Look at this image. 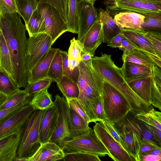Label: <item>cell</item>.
Masks as SVG:
<instances>
[{
	"mask_svg": "<svg viewBox=\"0 0 161 161\" xmlns=\"http://www.w3.org/2000/svg\"><path fill=\"white\" fill-rule=\"evenodd\" d=\"M16 12L0 14V29L10 53L14 74V83L19 88L28 84L25 59L27 39L25 25Z\"/></svg>",
	"mask_w": 161,
	"mask_h": 161,
	"instance_id": "1",
	"label": "cell"
},
{
	"mask_svg": "<svg viewBox=\"0 0 161 161\" xmlns=\"http://www.w3.org/2000/svg\"><path fill=\"white\" fill-rule=\"evenodd\" d=\"M100 57L91 59L94 69L129 102L131 111L136 115L146 113L153 108L139 97L132 90L124 79L121 70L112 59L111 55L101 53Z\"/></svg>",
	"mask_w": 161,
	"mask_h": 161,
	"instance_id": "2",
	"label": "cell"
},
{
	"mask_svg": "<svg viewBox=\"0 0 161 161\" xmlns=\"http://www.w3.org/2000/svg\"><path fill=\"white\" fill-rule=\"evenodd\" d=\"M104 80L93 68L91 59L80 61L77 85L80 93L76 98L89 118L90 122H96L95 112L97 98L102 95Z\"/></svg>",
	"mask_w": 161,
	"mask_h": 161,
	"instance_id": "3",
	"label": "cell"
},
{
	"mask_svg": "<svg viewBox=\"0 0 161 161\" xmlns=\"http://www.w3.org/2000/svg\"><path fill=\"white\" fill-rule=\"evenodd\" d=\"M102 97L106 119L112 125L120 121L131 111L127 99L104 80Z\"/></svg>",
	"mask_w": 161,
	"mask_h": 161,
	"instance_id": "4",
	"label": "cell"
},
{
	"mask_svg": "<svg viewBox=\"0 0 161 161\" xmlns=\"http://www.w3.org/2000/svg\"><path fill=\"white\" fill-rule=\"evenodd\" d=\"M37 11L40 33L48 35L53 44L63 34L68 31L67 23L54 7L48 3H39Z\"/></svg>",
	"mask_w": 161,
	"mask_h": 161,
	"instance_id": "5",
	"label": "cell"
},
{
	"mask_svg": "<svg viewBox=\"0 0 161 161\" xmlns=\"http://www.w3.org/2000/svg\"><path fill=\"white\" fill-rule=\"evenodd\" d=\"M43 111L35 109L29 118L21 133L18 156L28 158L40 146L39 128Z\"/></svg>",
	"mask_w": 161,
	"mask_h": 161,
	"instance_id": "6",
	"label": "cell"
},
{
	"mask_svg": "<svg viewBox=\"0 0 161 161\" xmlns=\"http://www.w3.org/2000/svg\"><path fill=\"white\" fill-rule=\"evenodd\" d=\"M61 148L66 151L65 153L81 152L101 157L110 155L107 149L91 128L87 133L64 142Z\"/></svg>",
	"mask_w": 161,
	"mask_h": 161,
	"instance_id": "7",
	"label": "cell"
},
{
	"mask_svg": "<svg viewBox=\"0 0 161 161\" xmlns=\"http://www.w3.org/2000/svg\"><path fill=\"white\" fill-rule=\"evenodd\" d=\"M105 5L109 11L115 13L132 12L144 16L161 14V0H110Z\"/></svg>",
	"mask_w": 161,
	"mask_h": 161,
	"instance_id": "8",
	"label": "cell"
},
{
	"mask_svg": "<svg viewBox=\"0 0 161 161\" xmlns=\"http://www.w3.org/2000/svg\"><path fill=\"white\" fill-rule=\"evenodd\" d=\"M54 103L58 110V120L56 130L50 142H54L61 148L64 142L73 137L70 107L66 99L58 94L55 96Z\"/></svg>",
	"mask_w": 161,
	"mask_h": 161,
	"instance_id": "9",
	"label": "cell"
},
{
	"mask_svg": "<svg viewBox=\"0 0 161 161\" xmlns=\"http://www.w3.org/2000/svg\"><path fill=\"white\" fill-rule=\"evenodd\" d=\"M52 45L50 37L47 34L41 33L29 36L25 59L27 73L45 55Z\"/></svg>",
	"mask_w": 161,
	"mask_h": 161,
	"instance_id": "10",
	"label": "cell"
},
{
	"mask_svg": "<svg viewBox=\"0 0 161 161\" xmlns=\"http://www.w3.org/2000/svg\"><path fill=\"white\" fill-rule=\"evenodd\" d=\"M34 110L29 103L0 120V139L12 134L22 132L29 118Z\"/></svg>",
	"mask_w": 161,
	"mask_h": 161,
	"instance_id": "11",
	"label": "cell"
},
{
	"mask_svg": "<svg viewBox=\"0 0 161 161\" xmlns=\"http://www.w3.org/2000/svg\"><path fill=\"white\" fill-rule=\"evenodd\" d=\"M93 130L109 153V157L114 161H133L122 146L110 134L102 122H96Z\"/></svg>",
	"mask_w": 161,
	"mask_h": 161,
	"instance_id": "12",
	"label": "cell"
},
{
	"mask_svg": "<svg viewBox=\"0 0 161 161\" xmlns=\"http://www.w3.org/2000/svg\"><path fill=\"white\" fill-rule=\"evenodd\" d=\"M58 117V110L54 103L50 107L43 110L39 128L40 144L50 141L57 128Z\"/></svg>",
	"mask_w": 161,
	"mask_h": 161,
	"instance_id": "13",
	"label": "cell"
},
{
	"mask_svg": "<svg viewBox=\"0 0 161 161\" xmlns=\"http://www.w3.org/2000/svg\"><path fill=\"white\" fill-rule=\"evenodd\" d=\"M113 126L119 136L121 144L124 148L134 161H140V137L133 131L126 129L118 122L115 123Z\"/></svg>",
	"mask_w": 161,
	"mask_h": 161,
	"instance_id": "14",
	"label": "cell"
},
{
	"mask_svg": "<svg viewBox=\"0 0 161 161\" xmlns=\"http://www.w3.org/2000/svg\"><path fill=\"white\" fill-rule=\"evenodd\" d=\"M78 33L77 40H80L98 19L97 10L94 5L81 1L78 7Z\"/></svg>",
	"mask_w": 161,
	"mask_h": 161,
	"instance_id": "15",
	"label": "cell"
},
{
	"mask_svg": "<svg viewBox=\"0 0 161 161\" xmlns=\"http://www.w3.org/2000/svg\"><path fill=\"white\" fill-rule=\"evenodd\" d=\"M126 129L133 131L140 138L153 142L161 146L154 137L152 129L146 123L137 119L136 115L130 111L120 121L118 122Z\"/></svg>",
	"mask_w": 161,
	"mask_h": 161,
	"instance_id": "16",
	"label": "cell"
},
{
	"mask_svg": "<svg viewBox=\"0 0 161 161\" xmlns=\"http://www.w3.org/2000/svg\"><path fill=\"white\" fill-rule=\"evenodd\" d=\"M121 32L136 48L144 52L157 65L161 68V59L157 56L151 43L136 29H121Z\"/></svg>",
	"mask_w": 161,
	"mask_h": 161,
	"instance_id": "17",
	"label": "cell"
},
{
	"mask_svg": "<svg viewBox=\"0 0 161 161\" xmlns=\"http://www.w3.org/2000/svg\"><path fill=\"white\" fill-rule=\"evenodd\" d=\"M102 24L98 19L80 41L82 47L81 52L89 53L93 57L95 52L103 42Z\"/></svg>",
	"mask_w": 161,
	"mask_h": 161,
	"instance_id": "18",
	"label": "cell"
},
{
	"mask_svg": "<svg viewBox=\"0 0 161 161\" xmlns=\"http://www.w3.org/2000/svg\"><path fill=\"white\" fill-rule=\"evenodd\" d=\"M65 153L54 142H48L41 144L28 161H55L62 159Z\"/></svg>",
	"mask_w": 161,
	"mask_h": 161,
	"instance_id": "19",
	"label": "cell"
},
{
	"mask_svg": "<svg viewBox=\"0 0 161 161\" xmlns=\"http://www.w3.org/2000/svg\"><path fill=\"white\" fill-rule=\"evenodd\" d=\"M58 49L51 47L45 55L27 73L28 84L47 78L50 65Z\"/></svg>",
	"mask_w": 161,
	"mask_h": 161,
	"instance_id": "20",
	"label": "cell"
},
{
	"mask_svg": "<svg viewBox=\"0 0 161 161\" xmlns=\"http://www.w3.org/2000/svg\"><path fill=\"white\" fill-rule=\"evenodd\" d=\"M21 133H15L0 139V161H14L17 156Z\"/></svg>",
	"mask_w": 161,
	"mask_h": 161,
	"instance_id": "21",
	"label": "cell"
},
{
	"mask_svg": "<svg viewBox=\"0 0 161 161\" xmlns=\"http://www.w3.org/2000/svg\"><path fill=\"white\" fill-rule=\"evenodd\" d=\"M132 90L141 99L150 104L152 91L154 85L152 75L135 80L127 81Z\"/></svg>",
	"mask_w": 161,
	"mask_h": 161,
	"instance_id": "22",
	"label": "cell"
},
{
	"mask_svg": "<svg viewBox=\"0 0 161 161\" xmlns=\"http://www.w3.org/2000/svg\"><path fill=\"white\" fill-rule=\"evenodd\" d=\"M145 16L132 12H122L117 13L114 20L121 29H139L142 28Z\"/></svg>",
	"mask_w": 161,
	"mask_h": 161,
	"instance_id": "23",
	"label": "cell"
},
{
	"mask_svg": "<svg viewBox=\"0 0 161 161\" xmlns=\"http://www.w3.org/2000/svg\"><path fill=\"white\" fill-rule=\"evenodd\" d=\"M98 18L102 24L103 43H108L114 37L121 32V29L107 11L99 8Z\"/></svg>",
	"mask_w": 161,
	"mask_h": 161,
	"instance_id": "24",
	"label": "cell"
},
{
	"mask_svg": "<svg viewBox=\"0 0 161 161\" xmlns=\"http://www.w3.org/2000/svg\"><path fill=\"white\" fill-rule=\"evenodd\" d=\"M123 62L120 69L123 77L126 81L152 75V69L149 68L130 62Z\"/></svg>",
	"mask_w": 161,
	"mask_h": 161,
	"instance_id": "25",
	"label": "cell"
},
{
	"mask_svg": "<svg viewBox=\"0 0 161 161\" xmlns=\"http://www.w3.org/2000/svg\"><path fill=\"white\" fill-rule=\"evenodd\" d=\"M0 67L8 75L14 82L13 67L9 51L0 29Z\"/></svg>",
	"mask_w": 161,
	"mask_h": 161,
	"instance_id": "26",
	"label": "cell"
},
{
	"mask_svg": "<svg viewBox=\"0 0 161 161\" xmlns=\"http://www.w3.org/2000/svg\"><path fill=\"white\" fill-rule=\"evenodd\" d=\"M70 116L73 137L81 135L89 130L91 128L89 126V123L70 108Z\"/></svg>",
	"mask_w": 161,
	"mask_h": 161,
	"instance_id": "27",
	"label": "cell"
},
{
	"mask_svg": "<svg viewBox=\"0 0 161 161\" xmlns=\"http://www.w3.org/2000/svg\"><path fill=\"white\" fill-rule=\"evenodd\" d=\"M56 83L66 99L75 98L78 97L80 91L77 84L71 79L63 75Z\"/></svg>",
	"mask_w": 161,
	"mask_h": 161,
	"instance_id": "28",
	"label": "cell"
},
{
	"mask_svg": "<svg viewBox=\"0 0 161 161\" xmlns=\"http://www.w3.org/2000/svg\"><path fill=\"white\" fill-rule=\"evenodd\" d=\"M80 0H67L68 14L67 24L68 31L78 33V11Z\"/></svg>",
	"mask_w": 161,
	"mask_h": 161,
	"instance_id": "29",
	"label": "cell"
},
{
	"mask_svg": "<svg viewBox=\"0 0 161 161\" xmlns=\"http://www.w3.org/2000/svg\"><path fill=\"white\" fill-rule=\"evenodd\" d=\"M15 3L17 12L27 24L39 3L36 0H15Z\"/></svg>",
	"mask_w": 161,
	"mask_h": 161,
	"instance_id": "30",
	"label": "cell"
},
{
	"mask_svg": "<svg viewBox=\"0 0 161 161\" xmlns=\"http://www.w3.org/2000/svg\"><path fill=\"white\" fill-rule=\"evenodd\" d=\"M63 75L62 55L61 50L58 49L50 65L47 78L57 83Z\"/></svg>",
	"mask_w": 161,
	"mask_h": 161,
	"instance_id": "31",
	"label": "cell"
},
{
	"mask_svg": "<svg viewBox=\"0 0 161 161\" xmlns=\"http://www.w3.org/2000/svg\"><path fill=\"white\" fill-rule=\"evenodd\" d=\"M32 97L30 104L34 110H43L54 104L51 95L48 92L47 89L39 92Z\"/></svg>",
	"mask_w": 161,
	"mask_h": 161,
	"instance_id": "32",
	"label": "cell"
},
{
	"mask_svg": "<svg viewBox=\"0 0 161 161\" xmlns=\"http://www.w3.org/2000/svg\"><path fill=\"white\" fill-rule=\"evenodd\" d=\"M123 62H130L141 65L152 69L155 64L151 58L141 50L135 48L127 55L122 58Z\"/></svg>",
	"mask_w": 161,
	"mask_h": 161,
	"instance_id": "33",
	"label": "cell"
},
{
	"mask_svg": "<svg viewBox=\"0 0 161 161\" xmlns=\"http://www.w3.org/2000/svg\"><path fill=\"white\" fill-rule=\"evenodd\" d=\"M151 43L157 56L161 59V34L158 31L136 29Z\"/></svg>",
	"mask_w": 161,
	"mask_h": 161,
	"instance_id": "34",
	"label": "cell"
},
{
	"mask_svg": "<svg viewBox=\"0 0 161 161\" xmlns=\"http://www.w3.org/2000/svg\"><path fill=\"white\" fill-rule=\"evenodd\" d=\"M19 89L7 73L0 68V94L8 97Z\"/></svg>",
	"mask_w": 161,
	"mask_h": 161,
	"instance_id": "35",
	"label": "cell"
},
{
	"mask_svg": "<svg viewBox=\"0 0 161 161\" xmlns=\"http://www.w3.org/2000/svg\"><path fill=\"white\" fill-rule=\"evenodd\" d=\"M138 119L153 127L161 130V113L153 108L147 112L137 114Z\"/></svg>",
	"mask_w": 161,
	"mask_h": 161,
	"instance_id": "36",
	"label": "cell"
},
{
	"mask_svg": "<svg viewBox=\"0 0 161 161\" xmlns=\"http://www.w3.org/2000/svg\"><path fill=\"white\" fill-rule=\"evenodd\" d=\"M29 97L26 88L24 90L19 89L8 97L7 100L0 107V111L15 106L24 102Z\"/></svg>",
	"mask_w": 161,
	"mask_h": 161,
	"instance_id": "37",
	"label": "cell"
},
{
	"mask_svg": "<svg viewBox=\"0 0 161 161\" xmlns=\"http://www.w3.org/2000/svg\"><path fill=\"white\" fill-rule=\"evenodd\" d=\"M64 161H100L98 156L84 152L65 153Z\"/></svg>",
	"mask_w": 161,
	"mask_h": 161,
	"instance_id": "38",
	"label": "cell"
},
{
	"mask_svg": "<svg viewBox=\"0 0 161 161\" xmlns=\"http://www.w3.org/2000/svg\"><path fill=\"white\" fill-rule=\"evenodd\" d=\"M63 63V75L71 79L77 84L79 75V66L71 70L69 66L68 54L66 52L60 50Z\"/></svg>",
	"mask_w": 161,
	"mask_h": 161,
	"instance_id": "39",
	"label": "cell"
},
{
	"mask_svg": "<svg viewBox=\"0 0 161 161\" xmlns=\"http://www.w3.org/2000/svg\"><path fill=\"white\" fill-rule=\"evenodd\" d=\"M53 81L48 78L39 80L33 83L28 84L25 88L30 97H33L39 92L48 89Z\"/></svg>",
	"mask_w": 161,
	"mask_h": 161,
	"instance_id": "40",
	"label": "cell"
},
{
	"mask_svg": "<svg viewBox=\"0 0 161 161\" xmlns=\"http://www.w3.org/2000/svg\"><path fill=\"white\" fill-rule=\"evenodd\" d=\"M145 16L144 22L142 26V28L160 32L161 14Z\"/></svg>",
	"mask_w": 161,
	"mask_h": 161,
	"instance_id": "41",
	"label": "cell"
},
{
	"mask_svg": "<svg viewBox=\"0 0 161 161\" xmlns=\"http://www.w3.org/2000/svg\"><path fill=\"white\" fill-rule=\"evenodd\" d=\"M39 3L49 4L55 8L67 23L68 14L67 0H36Z\"/></svg>",
	"mask_w": 161,
	"mask_h": 161,
	"instance_id": "42",
	"label": "cell"
},
{
	"mask_svg": "<svg viewBox=\"0 0 161 161\" xmlns=\"http://www.w3.org/2000/svg\"><path fill=\"white\" fill-rule=\"evenodd\" d=\"M25 25L29 36H35L40 33L37 9L33 12L29 20Z\"/></svg>",
	"mask_w": 161,
	"mask_h": 161,
	"instance_id": "43",
	"label": "cell"
},
{
	"mask_svg": "<svg viewBox=\"0 0 161 161\" xmlns=\"http://www.w3.org/2000/svg\"><path fill=\"white\" fill-rule=\"evenodd\" d=\"M82 50L81 44L74 37L70 40V44L68 53V58L80 61L82 60L81 53Z\"/></svg>",
	"mask_w": 161,
	"mask_h": 161,
	"instance_id": "44",
	"label": "cell"
},
{
	"mask_svg": "<svg viewBox=\"0 0 161 161\" xmlns=\"http://www.w3.org/2000/svg\"><path fill=\"white\" fill-rule=\"evenodd\" d=\"M65 99L70 108L76 111L87 122L90 123L89 117L80 106L76 98Z\"/></svg>",
	"mask_w": 161,
	"mask_h": 161,
	"instance_id": "45",
	"label": "cell"
},
{
	"mask_svg": "<svg viewBox=\"0 0 161 161\" xmlns=\"http://www.w3.org/2000/svg\"><path fill=\"white\" fill-rule=\"evenodd\" d=\"M17 12L15 0H0V14Z\"/></svg>",
	"mask_w": 161,
	"mask_h": 161,
	"instance_id": "46",
	"label": "cell"
},
{
	"mask_svg": "<svg viewBox=\"0 0 161 161\" xmlns=\"http://www.w3.org/2000/svg\"><path fill=\"white\" fill-rule=\"evenodd\" d=\"M95 112L97 121L103 122L106 120L103 108L102 96L98 97L96 100Z\"/></svg>",
	"mask_w": 161,
	"mask_h": 161,
	"instance_id": "47",
	"label": "cell"
},
{
	"mask_svg": "<svg viewBox=\"0 0 161 161\" xmlns=\"http://www.w3.org/2000/svg\"><path fill=\"white\" fill-rule=\"evenodd\" d=\"M161 148V146L150 141H140L139 155L142 153L154 148Z\"/></svg>",
	"mask_w": 161,
	"mask_h": 161,
	"instance_id": "48",
	"label": "cell"
},
{
	"mask_svg": "<svg viewBox=\"0 0 161 161\" xmlns=\"http://www.w3.org/2000/svg\"><path fill=\"white\" fill-rule=\"evenodd\" d=\"M31 97H29L25 101L15 106L0 111V120L11 113L29 104L31 99Z\"/></svg>",
	"mask_w": 161,
	"mask_h": 161,
	"instance_id": "49",
	"label": "cell"
},
{
	"mask_svg": "<svg viewBox=\"0 0 161 161\" xmlns=\"http://www.w3.org/2000/svg\"><path fill=\"white\" fill-rule=\"evenodd\" d=\"M123 35L122 33L119 34L114 37L111 40L107 43V46L112 48H119L121 47L122 39Z\"/></svg>",
	"mask_w": 161,
	"mask_h": 161,
	"instance_id": "50",
	"label": "cell"
},
{
	"mask_svg": "<svg viewBox=\"0 0 161 161\" xmlns=\"http://www.w3.org/2000/svg\"><path fill=\"white\" fill-rule=\"evenodd\" d=\"M108 131L110 134L121 144V141L119 136L115 129L113 125H112L107 120L103 122Z\"/></svg>",
	"mask_w": 161,
	"mask_h": 161,
	"instance_id": "51",
	"label": "cell"
},
{
	"mask_svg": "<svg viewBox=\"0 0 161 161\" xmlns=\"http://www.w3.org/2000/svg\"><path fill=\"white\" fill-rule=\"evenodd\" d=\"M139 157L140 161H159L161 160V156L151 154L141 155Z\"/></svg>",
	"mask_w": 161,
	"mask_h": 161,
	"instance_id": "52",
	"label": "cell"
},
{
	"mask_svg": "<svg viewBox=\"0 0 161 161\" xmlns=\"http://www.w3.org/2000/svg\"><path fill=\"white\" fill-rule=\"evenodd\" d=\"M80 62L68 58L69 66L70 69L73 70L75 68L79 67Z\"/></svg>",
	"mask_w": 161,
	"mask_h": 161,
	"instance_id": "53",
	"label": "cell"
},
{
	"mask_svg": "<svg viewBox=\"0 0 161 161\" xmlns=\"http://www.w3.org/2000/svg\"><path fill=\"white\" fill-rule=\"evenodd\" d=\"M151 154L157 156H161V148H154L145 152L139 155H144Z\"/></svg>",
	"mask_w": 161,
	"mask_h": 161,
	"instance_id": "54",
	"label": "cell"
},
{
	"mask_svg": "<svg viewBox=\"0 0 161 161\" xmlns=\"http://www.w3.org/2000/svg\"><path fill=\"white\" fill-rule=\"evenodd\" d=\"M135 48H136L135 46L130 42L123 51V53L122 56V58L127 55L131 51Z\"/></svg>",
	"mask_w": 161,
	"mask_h": 161,
	"instance_id": "55",
	"label": "cell"
},
{
	"mask_svg": "<svg viewBox=\"0 0 161 161\" xmlns=\"http://www.w3.org/2000/svg\"><path fill=\"white\" fill-rule=\"evenodd\" d=\"M130 43L129 41L123 36L122 41L121 47L119 49L123 51Z\"/></svg>",
	"mask_w": 161,
	"mask_h": 161,
	"instance_id": "56",
	"label": "cell"
},
{
	"mask_svg": "<svg viewBox=\"0 0 161 161\" xmlns=\"http://www.w3.org/2000/svg\"><path fill=\"white\" fill-rule=\"evenodd\" d=\"M81 56L82 60L87 61L91 60L93 57L89 53L81 52Z\"/></svg>",
	"mask_w": 161,
	"mask_h": 161,
	"instance_id": "57",
	"label": "cell"
},
{
	"mask_svg": "<svg viewBox=\"0 0 161 161\" xmlns=\"http://www.w3.org/2000/svg\"><path fill=\"white\" fill-rule=\"evenodd\" d=\"M7 98V96L0 94V107L4 103Z\"/></svg>",
	"mask_w": 161,
	"mask_h": 161,
	"instance_id": "58",
	"label": "cell"
},
{
	"mask_svg": "<svg viewBox=\"0 0 161 161\" xmlns=\"http://www.w3.org/2000/svg\"><path fill=\"white\" fill-rule=\"evenodd\" d=\"M28 158L19 157L17 156L14 159V161H28Z\"/></svg>",
	"mask_w": 161,
	"mask_h": 161,
	"instance_id": "59",
	"label": "cell"
},
{
	"mask_svg": "<svg viewBox=\"0 0 161 161\" xmlns=\"http://www.w3.org/2000/svg\"><path fill=\"white\" fill-rule=\"evenodd\" d=\"M81 1H84L89 3H90L92 5H94V4L97 0H80Z\"/></svg>",
	"mask_w": 161,
	"mask_h": 161,
	"instance_id": "60",
	"label": "cell"
},
{
	"mask_svg": "<svg viewBox=\"0 0 161 161\" xmlns=\"http://www.w3.org/2000/svg\"><path fill=\"white\" fill-rule=\"evenodd\" d=\"M104 0V3L105 5L106 3H107L110 0Z\"/></svg>",
	"mask_w": 161,
	"mask_h": 161,
	"instance_id": "61",
	"label": "cell"
},
{
	"mask_svg": "<svg viewBox=\"0 0 161 161\" xmlns=\"http://www.w3.org/2000/svg\"></svg>",
	"mask_w": 161,
	"mask_h": 161,
	"instance_id": "62",
	"label": "cell"
}]
</instances>
